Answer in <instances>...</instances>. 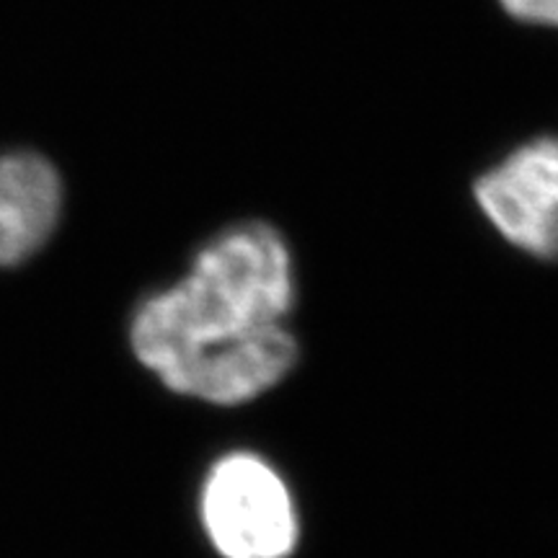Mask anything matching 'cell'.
<instances>
[{
    "label": "cell",
    "instance_id": "cell-1",
    "mask_svg": "<svg viewBox=\"0 0 558 558\" xmlns=\"http://www.w3.org/2000/svg\"><path fill=\"white\" fill-rule=\"evenodd\" d=\"M292 303L288 243L267 222H241L202 246L177 284L140 305L130 344L173 393L239 407L295 367Z\"/></svg>",
    "mask_w": 558,
    "mask_h": 558
},
{
    "label": "cell",
    "instance_id": "cell-2",
    "mask_svg": "<svg viewBox=\"0 0 558 558\" xmlns=\"http://www.w3.org/2000/svg\"><path fill=\"white\" fill-rule=\"evenodd\" d=\"M199 514L222 558H288L295 550V501L259 456L220 458L202 486Z\"/></svg>",
    "mask_w": 558,
    "mask_h": 558
},
{
    "label": "cell",
    "instance_id": "cell-3",
    "mask_svg": "<svg viewBox=\"0 0 558 558\" xmlns=\"http://www.w3.org/2000/svg\"><path fill=\"white\" fill-rule=\"evenodd\" d=\"M481 213L538 259H558V137L520 145L473 186Z\"/></svg>",
    "mask_w": 558,
    "mask_h": 558
},
{
    "label": "cell",
    "instance_id": "cell-4",
    "mask_svg": "<svg viewBox=\"0 0 558 558\" xmlns=\"http://www.w3.org/2000/svg\"><path fill=\"white\" fill-rule=\"evenodd\" d=\"M62 181L39 153L0 156V267L29 259L58 228Z\"/></svg>",
    "mask_w": 558,
    "mask_h": 558
},
{
    "label": "cell",
    "instance_id": "cell-5",
    "mask_svg": "<svg viewBox=\"0 0 558 558\" xmlns=\"http://www.w3.org/2000/svg\"><path fill=\"white\" fill-rule=\"evenodd\" d=\"M499 3L512 19L558 29V0H499Z\"/></svg>",
    "mask_w": 558,
    "mask_h": 558
}]
</instances>
